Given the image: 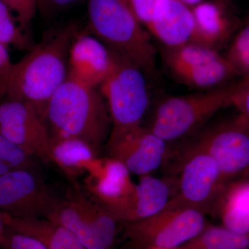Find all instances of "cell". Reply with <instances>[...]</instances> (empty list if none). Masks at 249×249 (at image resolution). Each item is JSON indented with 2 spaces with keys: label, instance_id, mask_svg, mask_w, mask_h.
Segmentation results:
<instances>
[{
  "label": "cell",
  "instance_id": "f1b7e54d",
  "mask_svg": "<svg viewBox=\"0 0 249 249\" xmlns=\"http://www.w3.org/2000/svg\"><path fill=\"white\" fill-rule=\"evenodd\" d=\"M160 0H127L136 17L142 26L147 27L156 5Z\"/></svg>",
  "mask_w": 249,
  "mask_h": 249
},
{
  "label": "cell",
  "instance_id": "74e56055",
  "mask_svg": "<svg viewBox=\"0 0 249 249\" xmlns=\"http://www.w3.org/2000/svg\"><path fill=\"white\" fill-rule=\"evenodd\" d=\"M149 249H163V248H151Z\"/></svg>",
  "mask_w": 249,
  "mask_h": 249
},
{
  "label": "cell",
  "instance_id": "277c9868",
  "mask_svg": "<svg viewBox=\"0 0 249 249\" xmlns=\"http://www.w3.org/2000/svg\"><path fill=\"white\" fill-rule=\"evenodd\" d=\"M231 94L229 86L165 98L157 106L148 129L168 144L177 142L231 105Z\"/></svg>",
  "mask_w": 249,
  "mask_h": 249
},
{
  "label": "cell",
  "instance_id": "9a60e30c",
  "mask_svg": "<svg viewBox=\"0 0 249 249\" xmlns=\"http://www.w3.org/2000/svg\"><path fill=\"white\" fill-rule=\"evenodd\" d=\"M194 27L191 7L178 0H160L145 28L165 48L173 49L191 42Z\"/></svg>",
  "mask_w": 249,
  "mask_h": 249
},
{
  "label": "cell",
  "instance_id": "836d02e7",
  "mask_svg": "<svg viewBox=\"0 0 249 249\" xmlns=\"http://www.w3.org/2000/svg\"><path fill=\"white\" fill-rule=\"evenodd\" d=\"M178 1L192 8L193 6H196V5L200 4L201 2L204 1V0H178Z\"/></svg>",
  "mask_w": 249,
  "mask_h": 249
},
{
  "label": "cell",
  "instance_id": "2e32d148",
  "mask_svg": "<svg viewBox=\"0 0 249 249\" xmlns=\"http://www.w3.org/2000/svg\"><path fill=\"white\" fill-rule=\"evenodd\" d=\"M130 172L115 159L98 158L88 173V189L104 207L117 204L126 197L136 183Z\"/></svg>",
  "mask_w": 249,
  "mask_h": 249
},
{
  "label": "cell",
  "instance_id": "52a82bcc",
  "mask_svg": "<svg viewBox=\"0 0 249 249\" xmlns=\"http://www.w3.org/2000/svg\"><path fill=\"white\" fill-rule=\"evenodd\" d=\"M204 213L191 208L166 206L150 217L127 223L125 233L141 247L176 249L207 225Z\"/></svg>",
  "mask_w": 249,
  "mask_h": 249
},
{
  "label": "cell",
  "instance_id": "8d00e7d4",
  "mask_svg": "<svg viewBox=\"0 0 249 249\" xmlns=\"http://www.w3.org/2000/svg\"><path fill=\"white\" fill-rule=\"evenodd\" d=\"M47 0H37V2H38V4H40V3H44Z\"/></svg>",
  "mask_w": 249,
  "mask_h": 249
},
{
  "label": "cell",
  "instance_id": "e0dca14e",
  "mask_svg": "<svg viewBox=\"0 0 249 249\" xmlns=\"http://www.w3.org/2000/svg\"><path fill=\"white\" fill-rule=\"evenodd\" d=\"M191 9L195 27L191 42L217 49L229 38L234 29L233 22L224 4L202 1Z\"/></svg>",
  "mask_w": 249,
  "mask_h": 249
},
{
  "label": "cell",
  "instance_id": "8992f818",
  "mask_svg": "<svg viewBox=\"0 0 249 249\" xmlns=\"http://www.w3.org/2000/svg\"><path fill=\"white\" fill-rule=\"evenodd\" d=\"M116 56L115 67L100 86L110 115V134L142 126L150 103L143 71L125 59Z\"/></svg>",
  "mask_w": 249,
  "mask_h": 249
},
{
  "label": "cell",
  "instance_id": "ba28073f",
  "mask_svg": "<svg viewBox=\"0 0 249 249\" xmlns=\"http://www.w3.org/2000/svg\"><path fill=\"white\" fill-rule=\"evenodd\" d=\"M45 218L66 228L88 249H111L115 242L119 222L84 196L58 198Z\"/></svg>",
  "mask_w": 249,
  "mask_h": 249
},
{
  "label": "cell",
  "instance_id": "cb8c5ba5",
  "mask_svg": "<svg viewBox=\"0 0 249 249\" xmlns=\"http://www.w3.org/2000/svg\"><path fill=\"white\" fill-rule=\"evenodd\" d=\"M0 160L12 170L37 169V159L0 134Z\"/></svg>",
  "mask_w": 249,
  "mask_h": 249
},
{
  "label": "cell",
  "instance_id": "4fadbf2b",
  "mask_svg": "<svg viewBox=\"0 0 249 249\" xmlns=\"http://www.w3.org/2000/svg\"><path fill=\"white\" fill-rule=\"evenodd\" d=\"M176 189L175 177L160 178L144 175L123 200L105 208L119 222H137L164 209Z\"/></svg>",
  "mask_w": 249,
  "mask_h": 249
},
{
  "label": "cell",
  "instance_id": "7a4b0ae2",
  "mask_svg": "<svg viewBox=\"0 0 249 249\" xmlns=\"http://www.w3.org/2000/svg\"><path fill=\"white\" fill-rule=\"evenodd\" d=\"M45 120L52 137L80 139L97 152L111 129L110 115L101 93L68 76L51 98Z\"/></svg>",
  "mask_w": 249,
  "mask_h": 249
},
{
  "label": "cell",
  "instance_id": "d6a6232c",
  "mask_svg": "<svg viewBox=\"0 0 249 249\" xmlns=\"http://www.w3.org/2000/svg\"><path fill=\"white\" fill-rule=\"evenodd\" d=\"M50 1L58 6H67L76 2L78 0H50Z\"/></svg>",
  "mask_w": 249,
  "mask_h": 249
},
{
  "label": "cell",
  "instance_id": "44dd1931",
  "mask_svg": "<svg viewBox=\"0 0 249 249\" xmlns=\"http://www.w3.org/2000/svg\"><path fill=\"white\" fill-rule=\"evenodd\" d=\"M176 249H249V235L226 227L209 226Z\"/></svg>",
  "mask_w": 249,
  "mask_h": 249
},
{
  "label": "cell",
  "instance_id": "1f68e13d",
  "mask_svg": "<svg viewBox=\"0 0 249 249\" xmlns=\"http://www.w3.org/2000/svg\"><path fill=\"white\" fill-rule=\"evenodd\" d=\"M5 217H6V214L0 211V243L1 241L4 240V237L9 229V227L5 222Z\"/></svg>",
  "mask_w": 249,
  "mask_h": 249
},
{
  "label": "cell",
  "instance_id": "9c48e42d",
  "mask_svg": "<svg viewBox=\"0 0 249 249\" xmlns=\"http://www.w3.org/2000/svg\"><path fill=\"white\" fill-rule=\"evenodd\" d=\"M58 198L35 170L0 177V211L16 218H45Z\"/></svg>",
  "mask_w": 249,
  "mask_h": 249
},
{
  "label": "cell",
  "instance_id": "e575fe53",
  "mask_svg": "<svg viewBox=\"0 0 249 249\" xmlns=\"http://www.w3.org/2000/svg\"><path fill=\"white\" fill-rule=\"evenodd\" d=\"M5 96V90L4 84H3L2 80L0 76V101Z\"/></svg>",
  "mask_w": 249,
  "mask_h": 249
},
{
  "label": "cell",
  "instance_id": "603a6c76",
  "mask_svg": "<svg viewBox=\"0 0 249 249\" xmlns=\"http://www.w3.org/2000/svg\"><path fill=\"white\" fill-rule=\"evenodd\" d=\"M16 21L12 12L0 0V44L7 47L14 46L22 50L31 48L24 29Z\"/></svg>",
  "mask_w": 249,
  "mask_h": 249
},
{
  "label": "cell",
  "instance_id": "4dcf8cb0",
  "mask_svg": "<svg viewBox=\"0 0 249 249\" xmlns=\"http://www.w3.org/2000/svg\"><path fill=\"white\" fill-rule=\"evenodd\" d=\"M12 65L10 59L8 47L0 44V76L4 74Z\"/></svg>",
  "mask_w": 249,
  "mask_h": 249
},
{
  "label": "cell",
  "instance_id": "5bb4252c",
  "mask_svg": "<svg viewBox=\"0 0 249 249\" xmlns=\"http://www.w3.org/2000/svg\"><path fill=\"white\" fill-rule=\"evenodd\" d=\"M116 62V54L101 41L93 36L80 34L69 52L67 76L96 88L111 74Z\"/></svg>",
  "mask_w": 249,
  "mask_h": 249
},
{
  "label": "cell",
  "instance_id": "83f0119b",
  "mask_svg": "<svg viewBox=\"0 0 249 249\" xmlns=\"http://www.w3.org/2000/svg\"><path fill=\"white\" fill-rule=\"evenodd\" d=\"M231 105L238 108L245 117L249 119V76L232 85Z\"/></svg>",
  "mask_w": 249,
  "mask_h": 249
},
{
  "label": "cell",
  "instance_id": "8fae6325",
  "mask_svg": "<svg viewBox=\"0 0 249 249\" xmlns=\"http://www.w3.org/2000/svg\"><path fill=\"white\" fill-rule=\"evenodd\" d=\"M107 144L109 157L140 177L158 169L170 154L169 144L142 126L110 134Z\"/></svg>",
  "mask_w": 249,
  "mask_h": 249
},
{
  "label": "cell",
  "instance_id": "ffe728a7",
  "mask_svg": "<svg viewBox=\"0 0 249 249\" xmlns=\"http://www.w3.org/2000/svg\"><path fill=\"white\" fill-rule=\"evenodd\" d=\"M237 75L227 58L220 55L211 61L181 72L175 76L188 86L212 89Z\"/></svg>",
  "mask_w": 249,
  "mask_h": 249
},
{
  "label": "cell",
  "instance_id": "6da1fadb",
  "mask_svg": "<svg viewBox=\"0 0 249 249\" xmlns=\"http://www.w3.org/2000/svg\"><path fill=\"white\" fill-rule=\"evenodd\" d=\"M77 36L68 27L39 45L1 75L5 96L32 106L45 121L51 98L67 79L70 47Z\"/></svg>",
  "mask_w": 249,
  "mask_h": 249
},
{
  "label": "cell",
  "instance_id": "d590c367",
  "mask_svg": "<svg viewBox=\"0 0 249 249\" xmlns=\"http://www.w3.org/2000/svg\"><path fill=\"white\" fill-rule=\"evenodd\" d=\"M217 1H218V2L222 3V4H226L227 0H217Z\"/></svg>",
  "mask_w": 249,
  "mask_h": 249
},
{
  "label": "cell",
  "instance_id": "f35d334b",
  "mask_svg": "<svg viewBox=\"0 0 249 249\" xmlns=\"http://www.w3.org/2000/svg\"><path fill=\"white\" fill-rule=\"evenodd\" d=\"M126 1H127V0H126Z\"/></svg>",
  "mask_w": 249,
  "mask_h": 249
},
{
  "label": "cell",
  "instance_id": "484cf974",
  "mask_svg": "<svg viewBox=\"0 0 249 249\" xmlns=\"http://www.w3.org/2000/svg\"><path fill=\"white\" fill-rule=\"evenodd\" d=\"M12 12L23 29L29 25L35 16L37 0H1Z\"/></svg>",
  "mask_w": 249,
  "mask_h": 249
},
{
  "label": "cell",
  "instance_id": "7c38bea8",
  "mask_svg": "<svg viewBox=\"0 0 249 249\" xmlns=\"http://www.w3.org/2000/svg\"><path fill=\"white\" fill-rule=\"evenodd\" d=\"M190 142L213 157L224 178L249 167V129L245 122L211 127Z\"/></svg>",
  "mask_w": 249,
  "mask_h": 249
},
{
  "label": "cell",
  "instance_id": "3957f363",
  "mask_svg": "<svg viewBox=\"0 0 249 249\" xmlns=\"http://www.w3.org/2000/svg\"><path fill=\"white\" fill-rule=\"evenodd\" d=\"M89 27L113 53L142 71H156V50L145 30L126 0H89Z\"/></svg>",
  "mask_w": 249,
  "mask_h": 249
},
{
  "label": "cell",
  "instance_id": "ac0fdd59",
  "mask_svg": "<svg viewBox=\"0 0 249 249\" xmlns=\"http://www.w3.org/2000/svg\"><path fill=\"white\" fill-rule=\"evenodd\" d=\"M96 153L97 151L84 141L51 136L49 162L72 179L89 173L98 158Z\"/></svg>",
  "mask_w": 249,
  "mask_h": 249
},
{
  "label": "cell",
  "instance_id": "4316f807",
  "mask_svg": "<svg viewBox=\"0 0 249 249\" xmlns=\"http://www.w3.org/2000/svg\"><path fill=\"white\" fill-rule=\"evenodd\" d=\"M1 249H48L35 237L10 229L0 243Z\"/></svg>",
  "mask_w": 249,
  "mask_h": 249
},
{
  "label": "cell",
  "instance_id": "7402d4cb",
  "mask_svg": "<svg viewBox=\"0 0 249 249\" xmlns=\"http://www.w3.org/2000/svg\"><path fill=\"white\" fill-rule=\"evenodd\" d=\"M219 55L217 49L190 42L175 48L166 49L165 61L175 76L211 61Z\"/></svg>",
  "mask_w": 249,
  "mask_h": 249
},
{
  "label": "cell",
  "instance_id": "d6986e66",
  "mask_svg": "<svg viewBox=\"0 0 249 249\" xmlns=\"http://www.w3.org/2000/svg\"><path fill=\"white\" fill-rule=\"evenodd\" d=\"M5 222L10 229L35 237L48 249H88L68 229L47 218H16L6 214Z\"/></svg>",
  "mask_w": 249,
  "mask_h": 249
},
{
  "label": "cell",
  "instance_id": "5b68a950",
  "mask_svg": "<svg viewBox=\"0 0 249 249\" xmlns=\"http://www.w3.org/2000/svg\"><path fill=\"white\" fill-rule=\"evenodd\" d=\"M175 167L176 192L167 205L211 212L224 178L213 157L189 142L179 150Z\"/></svg>",
  "mask_w": 249,
  "mask_h": 249
},
{
  "label": "cell",
  "instance_id": "f546056e",
  "mask_svg": "<svg viewBox=\"0 0 249 249\" xmlns=\"http://www.w3.org/2000/svg\"><path fill=\"white\" fill-rule=\"evenodd\" d=\"M225 209L249 212V183L236 188L228 198Z\"/></svg>",
  "mask_w": 249,
  "mask_h": 249
},
{
  "label": "cell",
  "instance_id": "d4e9b609",
  "mask_svg": "<svg viewBox=\"0 0 249 249\" xmlns=\"http://www.w3.org/2000/svg\"><path fill=\"white\" fill-rule=\"evenodd\" d=\"M225 57L237 75L249 76V21L236 36Z\"/></svg>",
  "mask_w": 249,
  "mask_h": 249
},
{
  "label": "cell",
  "instance_id": "30bf717a",
  "mask_svg": "<svg viewBox=\"0 0 249 249\" xmlns=\"http://www.w3.org/2000/svg\"><path fill=\"white\" fill-rule=\"evenodd\" d=\"M0 134L37 160L49 162V129L28 103L6 96L0 101Z\"/></svg>",
  "mask_w": 249,
  "mask_h": 249
}]
</instances>
